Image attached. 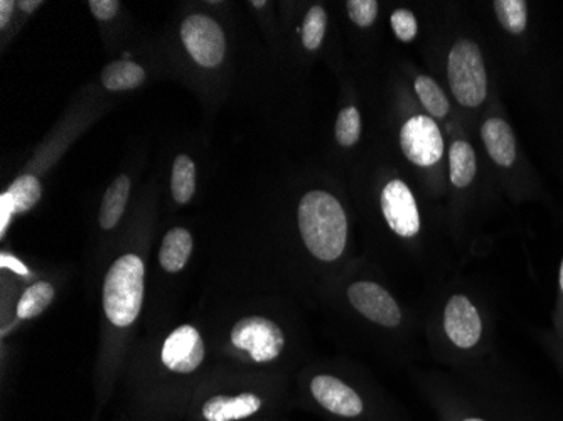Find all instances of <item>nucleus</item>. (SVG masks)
<instances>
[{
  "instance_id": "19",
  "label": "nucleus",
  "mask_w": 563,
  "mask_h": 421,
  "mask_svg": "<svg viewBox=\"0 0 563 421\" xmlns=\"http://www.w3.org/2000/svg\"><path fill=\"white\" fill-rule=\"evenodd\" d=\"M9 202L15 213H25L41 199V184L34 176H21L8 191Z\"/></svg>"
},
{
  "instance_id": "5",
  "label": "nucleus",
  "mask_w": 563,
  "mask_h": 421,
  "mask_svg": "<svg viewBox=\"0 0 563 421\" xmlns=\"http://www.w3.org/2000/svg\"><path fill=\"white\" fill-rule=\"evenodd\" d=\"M449 85L455 100L467 109L479 107L488 95V76L484 69L479 46L470 40H459L452 46L448 62Z\"/></svg>"
},
{
  "instance_id": "26",
  "label": "nucleus",
  "mask_w": 563,
  "mask_h": 421,
  "mask_svg": "<svg viewBox=\"0 0 563 421\" xmlns=\"http://www.w3.org/2000/svg\"><path fill=\"white\" fill-rule=\"evenodd\" d=\"M88 5H90L95 18L100 19V21H110L119 12L120 2L119 0H91Z\"/></svg>"
},
{
  "instance_id": "20",
  "label": "nucleus",
  "mask_w": 563,
  "mask_h": 421,
  "mask_svg": "<svg viewBox=\"0 0 563 421\" xmlns=\"http://www.w3.org/2000/svg\"><path fill=\"white\" fill-rule=\"evenodd\" d=\"M416 91L430 115L439 117V119L448 115L449 109H451L448 97L432 78L419 76L416 80Z\"/></svg>"
},
{
  "instance_id": "13",
  "label": "nucleus",
  "mask_w": 563,
  "mask_h": 421,
  "mask_svg": "<svg viewBox=\"0 0 563 421\" xmlns=\"http://www.w3.org/2000/svg\"><path fill=\"white\" fill-rule=\"evenodd\" d=\"M192 243L191 233L185 228H173L167 231L159 248V265L167 275L181 274L191 259Z\"/></svg>"
},
{
  "instance_id": "24",
  "label": "nucleus",
  "mask_w": 563,
  "mask_h": 421,
  "mask_svg": "<svg viewBox=\"0 0 563 421\" xmlns=\"http://www.w3.org/2000/svg\"><path fill=\"white\" fill-rule=\"evenodd\" d=\"M346 5L351 21L360 27H369L378 15L376 0H350Z\"/></svg>"
},
{
  "instance_id": "9",
  "label": "nucleus",
  "mask_w": 563,
  "mask_h": 421,
  "mask_svg": "<svg viewBox=\"0 0 563 421\" xmlns=\"http://www.w3.org/2000/svg\"><path fill=\"white\" fill-rule=\"evenodd\" d=\"M347 300L357 313L382 328H397L401 312L387 288L375 281H354L347 287Z\"/></svg>"
},
{
  "instance_id": "28",
  "label": "nucleus",
  "mask_w": 563,
  "mask_h": 421,
  "mask_svg": "<svg viewBox=\"0 0 563 421\" xmlns=\"http://www.w3.org/2000/svg\"><path fill=\"white\" fill-rule=\"evenodd\" d=\"M0 208H2V224H0V233L5 234L9 221H11L12 214H14V211H12L11 208V202H9L8 192L0 196Z\"/></svg>"
},
{
  "instance_id": "12",
  "label": "nucleus",
  "mask_w": 563,
  "mask_h": 421,
  "mask_svg": "<svg viewBox=\"0 0 563 421\" xmlns=\"http://www.w3.org/2000/svg\"><path fill=\"white\" fill-rule=\"evenodd\" d=\"M481 137L484 145L488 148L492 159L498 166L509 167L517 159V141H515L514 130L505 120L489 119L484 122L481 129Z\"/></svg>"
},
{
  "instance_id": "11",
  "label": "nucleus",
  "mask_w": 563,
  "mask_h": 421,
  "mask_svg": "<svg viewBox=\"0 0 563 421\" xmlns=\"http://www.w3.org/2000/svg\"><path fill=\"white\" fill-rule=\"evenodd\" d=\"M444 329L451 342L461 350L476 346L483 334L479 313L467 297L454 296L444 312Z\"/></svg>"
},
{
  "instance_id": "17",
  "label": "nucleus",
  "mask_w": 563,
  "mask_h": 421,
  "mask_svg": "<svg viewBox=\"0 0 563 421\" xmlns=\"http://www.w3.org/2000/svg\"><path fill=\"white\" fill-rule=\"evenodd\" d=\"M451 180L455 188H467L476 176V154L467 142L457 141L452 144L451 154Z\"/></svg>"
},
{
  "instance_id": "23",
  "label": "nucleus",
  "mask_w": 563,
  "mask_h": 421,
  "mask_svg": "<svg viewBox=\"0 0 563 421\" xmlns=\"http://www.w3.org/2000/svg\"><path fill=\"white\" fill-rule=\"evenodd\" d=\"M362 135V117L354 107H347L338 117L336 139L343 147L356 144Z\"/></svg>"
},
{
  "instance_id": "34",
  "label": "nucleus",
  "mask_w": 563,
  "mask_h": 421,
  "mask_svg": "<svg viewBox=\"0 0 563 421\" xmlns=\"http://www.w3.org/2000/svg\"><path fill=\"white\" fill-rule=\"evenodd\" d=\"M179 421H188V420H179Z\"/></svg>"
},
{
  "instance_id": "8",
  "label": "nucleus",
  "mask_w": 563,
  "mask_h": 421,
  "mask_svg": "<svg viewBox=\"0 0 563 421\" xmlns=\"http://www.w3.org/2000/svg\"><path fill=\"white\" fill-rule=\"evenodd\" d=\"M400 145L407 159L420 167L438 164L444 154L441 130L426 115L412 117L401 126Z\"/></svg>"
},
{
  "instance_id": "27",
  "label": "nucleus",
  "mask_w": 563,
  "mask_h": 421,
  "mask_svg": "<svg viewBox=\"0 0 563 421\" xmlns=\"http://www.w3.org/2000/svg\"><path fill=\"white\" fill-rule=\"evenodd\" d=\"M0 265H2V268H9V270L14 272V274L30 275V270H27L24 263L19 262L15 256L9 255V253H2Z\"/></svg>"
},
{
  "instance_id": "14",
  "label": "nucleus",
  "mask_w": 563,
  "mask_h": 421,
  "mask_svg": "<svg viewBox=\"0 0 563 421\" xmlns=\"http://www.w3.org/2000/svg\"><path fill=\"white\" fill-rule=\"evenodd\" d=\"M129 196H131V179L126 176L117 177L112 186L107 189L103 201H101L98 221H100V226L103 230H113L122 220Z\"/></svg>"
},
{
  "instance_id": "10",
  "label": "nucleus",
  "mask_w": 563,
  "mask_h": 421,
  "mask_svg": "<svg viewBox=\"0 0 563 421\" xmlns=\"http://www.w3.org/2000/svg\"><path fill=\"white\" fill-rule=\"evenodd\" d=\"M383 217L388 226L404 239H412L419 233L420 217L416 198L404 180H391L382 195Z\"/></svg>"
},
{
  "instance_id": "29",
  "label": "nucleus",
  "mask_w": 563,
  "mask_h": 421,
  "mask_svg": "<svg viewBox=\"0 0 563 421\" xmlns=\"http://www.w3.org/2000/svg\"><path fill=\"white\" fill-rule=\"evenodd\" d=\"M14 5L12 0H2V2H0V25H2V27H4L9 19H11L12 12H14Z\"/></svg>"
},
{
  "instance_id": "30",
  "label": "nucleus",
  "mask_w": 563,
  "mask_h": 421,
  "mask_svg": "<svg viewBox=\"0 0 563 421\" xmlns=\"http://www.w3.org/2000/svg\"><path fill=\"white\" fill-rule=\"evenodd\" d=\"M19 5H21L22 11L30 12L31 14V12L36 11L40 5H43V2H40V0H22Z\"/></svg>"
},
{
  "instance_id": "31",
  "label": "nucleus",
  "mask_w": 563,
  "mask_h": 421,
  "mask_svg": "<svg viewBox=\"0 0 563 421\" xmlns=\"http://www.w3.org/2000/svg\"><path fill=\"white\" fill-rule=\"evenodd\" d=\"M265 4H267V2H264V0H257V2H252V5H255V8H264Z\"/></svg>"
},
{
  "instance_id": "7",
  "label": "nucleus",
  "mask_w": 563,
  "mask_h": 421,
  "mask_svg": "<svg viewBox=\"0 0 563 421\" xmlns=\"http://www.w3.org/2000/svg\"><path fill=\"white\" fill-rule=\"evenodd\" d=\"M181 37L186 49L198 65L217 68L223 62L227 51L223 30L208 15L195 14L185 19Z\"/></svg>"
},
{
  "instance_id": "33",
  "label": "nucleus",
  "mask_w": 563,
  "mask_h": 421,
  "mask_svg": "<svg viewBox=\"0 0 563 421\" xmlns=\"http://www.w3.org/2000/svg\"><path fill=\"white\" fill-rule=\"evenodd\" d=\"M463 421H484V420H481V418H467V420H463Z\"/></svg>"
},
{
  "instance_id": "1",
  "label": "nucleus",
  "mask_w": 563,
  "mask_h": 421,
  "mask_svg": "<svg viewBox=\"0 0 563 421\" xmlns=\"http://www.w3.org/2000/svg\"><path fill=\"white\" fill-rule=\"evenodd\" d=\"M275 411V398L257 381L213 373L202 378L189 401L188 421H265Z\"/></svg>"
},
{
  "instance_id": "16",
  "label": "nucleus",
  "mask_w": 563,
  "mask_h": 421,
  "mask_svg": "<svg viewBox=\"0 0 563 421\" xmlns=\"http://www.w3.org/2000/svg\"><path fill=\"white\" fill-rule=\"evenodd\" d=\"M55 296V287L49 281L37 280L36 284L25 288L24 293L19 299L15 315H18L19 321H30V319L37 318L51 306Z\"/></svg>"
},
{
  "instance_id": "3",
  "label": "nucleus",
  "mask_w": 563,
  "mask_h": 421,
  "mask_svg": "<svg viewBox=\"0 0 563 421\" xmlns=\"http://www.w3.org/2000/svg\"><path fill=\"white\" fill-rule=\"evenodd\" d=\"M145 297V262L139 253L120 255L107 270L101 285V307L107 324L129 331L141 318Z\"/></svg>"
},
{
  "instance_id": "32",
  "label": "nucleus",
  "mask_w": 563,
  "mask_h": 421,
  "mask_svg": "<svg viewBox=\"0 0 563 421\" xmlns=\"http://www.w3.org/2000/svg\"><path fill=\"white\" fill-rule=\"evenodd\" d=\"M560 287H562L563 290V262L562 267H560Z\"/></svg>"
},
{
  "instance_id": "4",
  "label": "nucleus",
  "mask_w": 563,
  "mask_h": 421,
  "mask_svg": "<svg viewBox=\"0 0 563 421\" xmlns=\"http://www.w3.org/2000/svg\"><path fill=\"white\" fill-rule=\"evenodd\" d=\"M228 350L253 364L277 361L286 350L284 329L265 315H243L228 331Z\"/></svg>"
},
{
  "instance_id": "22",
  "label": "nucleus",
  "mask_w": 563,
  "mask_h": 421,
  "mask_svg": "<svg viewBox=\"0 0 563 421\" xmlns=\"http://www.w3.org/2000/svg\"><path fill=\"white\" fill-rule=\"evenodd\" d=\"M325 25H328V14H325L324 9L316 5L307 12L302 27V43L307 49L314 51L321 46L322 40H324Z\"/></svg>"
},
{
  "instance_id": "6",
  "label": "nucleus",
  "mask_w": 563,
  "mask_h": 421,
  "mask_svg": "<svg viewBox=\"0 0 563 421\" xmlns=\"http://www.w3.org/2000/svg\"><path fill=\"white\" fill-rule=\"evenodd\" d=\"M309 397L331 417L343 421H360L366 414V401L350 383L334 375H316L309 385Z\"/></svg>"
},
{
  "instance_id": "18",
  "label": "nucleus",
  "mask_w": 563,
  "mask_h": 421,
  "mask_svg": "<svg viewBox=\"0 0 563 421\" xmlns=\"http://www.w3.org/2000/svg\"><path fill=\"white\" fill-rule=\"evenodd\" d=\"M170 189H173V198L179 204L191 201L196 189V167L188 155H179L174 163Z\"/></svg>"
},
{
  "instance_id": "2",
  "label": "nucleus",
  "mask_w": 563,
  "mask_h": 421,
  "mask_svg": "<svg viewBox=\"0 0 563 421\" xmlns=\"http://www.w3.org/2000/svg\"><path fill=\"white\" fill-rule=\"evenodd\" d=\"M299 231L307 252L319 262H336L347 242V218L334 196L311 191L299 204Z\"/></svg>"
},
{
  "instance_id": "25",
  "label": "nucleus",
  "mask_w": 563,
  "mask_h": 421,
  "mask_svg": "<svg viewBox=\"0 0 563 421\" xmlns=\"http://www.w3.org/2000/svg\"><path fill=\"white\" fill-rule=\"evenodd\" d=\"M391 27H394L398 40L404 41V43H410L417 36L416 15H413V12L407 11V9H397L391 14Z\"/></svg>"
},
{
  "instance_id": "21",
  "label": "nucleus",
  "mask_w": 563,
  "mask_h": 421,
  "mask_svg": "<svg viewBox=\"0 0 563 421\" xmlns=\"http://www.w3.org/2000/svg\"><path fill=\"white\" fill-rule=\"evenodd\" d=\"M495 11L508 33L521 34L527 30V2L523 0H496Z\"/></svg>"
},
{
  "instance_id": "15",
  "label": "nucleus",
  "mask_w": 563,
  "mask_h": 421,
  "mask_svg": "<svg viewBox=\"0 0 563 421\" xmlns=\"http://www.w3.org/2000/svg\"><path fill=\"white\" fill-rule=\"evenodd\" d=\"M145 80V71L134 62H115L101 73V84L110 91L134 90Z\"/></svg>"
}]
</instances>
